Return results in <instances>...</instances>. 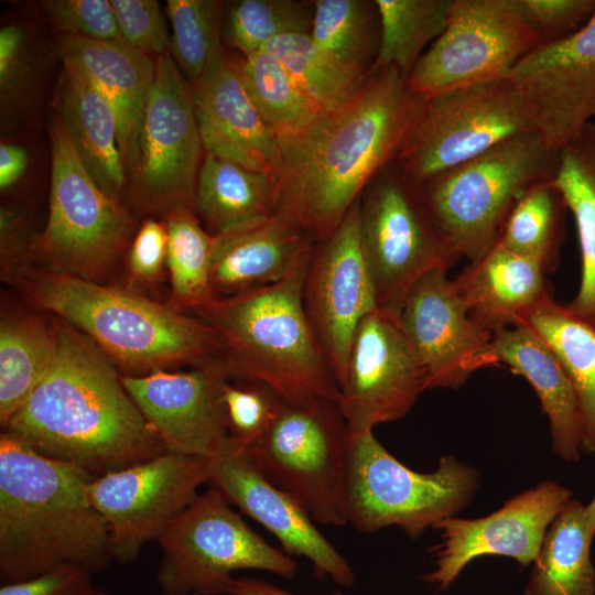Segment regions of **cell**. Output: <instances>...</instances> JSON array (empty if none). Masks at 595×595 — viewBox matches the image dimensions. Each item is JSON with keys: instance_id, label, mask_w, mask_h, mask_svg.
Masks as SVG:
<instances>
[{"instance_id": "cell-53", "label": "cell", "mask_w": 595, "mask_h": 595, "mask_svg": "<svg viewBox=\"0 0 595 595\" xmlns=\"http://www.w3.org/2000/svg\"><path fill=\"white\" fill-rule=\"evenodd\" d=\"M87 595H108L104 593L102 591L93 588Z\"/></svg>"}, {"instance_id": "cell-49", "label": "cell", "mask_w": 595, "mask_h": 595, "mask_svg": "<svg viewBox=\"0 0 595 595\" xmlns=\"http://www.w3.org/2000/svg\"><path fill=\"white\" fill-rule=\"evenodd\" d=\"M91 589L90 573L63 566L28 580L3 583L0 595H87Z\"/></svg>"}, {"instance_id": "cell-43", "label": "cell", "mask_w": 595, "mask_h": 595, "mask_svg": "<svg viewBox=\"0 0 595 595\" xmlns=\"http://www.w3.org/2000/svg\"><path fill=\"white\" fill-rule=\"evenodd\" d=\"M221 400L228 436L248 447L266 436L283 402L270 386L248 379H225Z\"/></svg>"}, {"instance_id": "cell-13", "label": "cell", "mask_w": 595, "mask_h": 595, "mask_svg": "<svg viewBox=\"0 0 595 595\" xmlns=\"http://www.w3.org/2000/svg\"><path fill=\"white\" fill-rule=\"evenodd\" d=\"M349 431L337 400L283 399L266 436L250 447L263 475L317 523L345 526Z\"/></svg>"}, {"instance_id": "cell-52", "label": "cell", "mask_w": 595, "mask_h": 595, "mask_svg": "<svg viewBox=\"0 0 595 595\" xmlns=\"http://www.w3.org/2000/svg\"><path fill=\"white\" fill-rule=\"evenodd\" d=\"M585 506H586V515H587L589 528L595 533V495L589 501V504Z\"/></svg>"}, {"instance_id": "cell-28", "label": "cell", "mask_w": 595, "mask_h": 595, "mask_svg": "<svg viewBox=\"0 0 595 595\" xmlns=\"http://www.w3.org/2000/svg\"><path fill=\"white\" fill-rule=\"evenodd\" d=\"M57 117L94 182L109 196L126 195L127 173L115 111L106 97L77 72L63 67L55 93Z\"/></svg>"}, {"instance_id": "cell-34", "label": "cell", "mask_w": 595, "mask_h": 595, "mask_svg": "<svg viewBox=\"0 0 595 595\" xmlns=\"http://www.w3.org/2000/svg\"><path fill=\"white\" fill-rule=\"evenodd\" d=\"M311 39L337 68L360 80L372 73L380 45L375 0H315Z\"/></svg>"}, {"instance_id": "cell-12", "label": "cell", "mask_w": 595, "mask_h": 595, "mask_svg": "<svg viewBox=\"0 0 595 595\" xmlns=\"http://www.w3.org/2000/svg\"><path fill=\"white\" fill-rule=\"evenodd\" d=\"M534 131H539L534 111L510 77L475 84L424 99L396 163L409 178L422 183Z\"/></svg>"}, {"instance_id": "cell-1", "label": "cell", "mask_w": 595, "mask_h": 595, "mask_svg": "<svg viewBox=\"0 0 595 595\" xmlns=\"http://www.w3.org/2000/svg\"><path fill=\"white\" fill-rule=\"evenodd\" d=\"M424 99L393 66L375 71L344 107L279 141L275 213L326 238L376 175L394 162Z\"/></svg>"}, {"instance_id": "cell-20", "label": "cell", "mask_w": 595, "mask_h": 595, "mask_svg": "<svg viewBox=\"0 0 595 595\" xmlns=\"http://www.w3.org/2000/svg\"><path fill=\"white\" fill-rule=\"evenodd\" d=\"M446 272L433 270L416 281L398 314L426 370L429 389H458L477 370L497 365L493 334L469 316Z\"/></svg>"}, {"instance_id": "cell-44", "label": "cell", "mask_w": 595, "mask_h": 595, "mask_svg": "<svg viewBox=\"0 0 595 595\" xmlns=\"http://www.w3.org/2000/svg\"><path fill=\"white\" fill-rule=\"evenodd\" d=\"M40 7L61 35L122 41L108 0H45Z\"/></svg>"}, {"instance_id": "cell-35", "label": "cell", "mask_w": 595, "mask_h": 595, "mask_svg": "<svg viewBox=\"0 0 595 595\" xmlns=\"http://www.w3.org/2000/svg\"><path fill=\"white\" fill-rule=\"evenodd\" d=\"M380 45L372 73L393 66L407 77L446 29L453 0H375Z\"/></svg>"}, {"instance_id": "cell-51", "label": "cell", "mask_w": 595, "mask_h": 595, "mask_svg": "<svg viewBox=\"0 0 595 595\" xmlns=\"http://www.w3.org/2000/svg\"><path fill=\"white\" fill-rule=\"evenodd\" d=\"M227 595H295L284 591L267 581L255 577H238L234 578ZM329 595H343L340 592H335Z\"/></svg>"}, {"instance_id": "cell-21", "label": "cell", "mask_w": 595, "mask_h": 595, "mask_svg": "<svg viewBox=\"0 0 595 595\" xmlns=\"http://www.w3.org/2000/svg\"><path fill=\"white\" fill-rule=\"evenodd\" d=\"M510 78L551 147L560 150L575 139L595 116V10L576 31L522 57Z\"/></svg>"}, {"instance_id": "cell-11", "label": "cell", "mask_w": 595, "mask_h": 595, "mask_svg": "<svg viewBox=\"0 0 595 595\" xmlns=\"http://www.w3.org/2000/svg\"><path fill=\"white\" fill-rule=\"evenodd\" d=\"M156 582L164 595H225L239 570L292 578L296 562L270 545L214 487L197 498L158 540Z\"/></svg>"}, {"instance_id": "cell-46", "label": "cell", "mask_w": 595, "mask_h": 595, "mask_svg": "<svg viewBox=\"0 0 595 595\" xmlns=\"http://www.w3.org/2000/svg\"><path fill=\"white\" fill-rule=\"evenodd\" d=\"M167 232L162 219L147 218L126 252L127 274L133 283L155 284L166 266Z\"/></svg>"}, {"instance_id": "cell-24", "label": "cell", "mask_w": 595, "mask_h": 595, "mask_svg": "<svg viewBox=\"0 0 595 595\" xmlns=\"http://www.w3.org/2000/svg\"><path fill=\"white\" fill-rule=\"evenodd\" d=\"M58 53L68 67L97 88L111 105L126 173L132 161L156 58L123 41H99L61 35Z\"/></svg>"}, {"instance_id": "cell-30", "label": "cell", "mask_w": 595, "mask_h": 595, "mask_svg": "<svg viewBox=\"0 0 595 595\" xmlns=\"http://www.w3.org/2000/svg\"><path fill=\"white\" fill-rule=\"evenodd\" d=\"M586 506L571 499L549 527L532 563L524 595H595Z\"/></svg>"}, {"instance_id": "cell-9", "label": "cell", "mask_w": 595, "mask_h": 595, "mask_svg": "<svg viewBox=\"0 0 595 595\" xmlns=\"http://www.w3.org/2000/svg\"><path fill=\"white\" fill-rule=\"evenodd\" d=\"M204 155L191 86L166 53L156 57L155 76L127 171L125 198L129 207L145 219L195 212Z\"/></svg>"}, {"instance_id": "cell-39", "label": "cell", "mask_w": 595, "mask_h": 595, "mask_svg": "<svg viewBox=\"0 0 595 595\" xmlns=\"http://www.w3.org/2000/svg\"><path fill=\"white\" fill-rule=\"evenodd\" d=\"M261 51L273 55L321 112L335 111L353 100L367 80L337 68L313 43L310 33H288Z\"/></svg>"}, {"instance_id": "cell-14", "label": "cell", "mask_w": 595, "mask_h": 595, "mask_svg": "<svg viewBox=\"0 0 595 595\" xmlns=\"http://www.w3.org/2000/svg\"><path fill=\"white\" fill-rule=\"evenodd\" d=\"M547 42L520 0H453L448 23L405 79L423 99L509 78L516 64Z\"/></svg>"}, {"instance_id": "cell-26", "label": "cell", "mask_w": 595, "mask_h": 595, "mask_svg": "<svg viewBox=\"0 0 595 595\" xmlns=\"http://www.w3.org/2000/svg\"><path fill=\"white\" fill-rule=\"evenodd\" d=\"M545 273L538 260L496 242L452 280L469 316L494 334L521 325L551 295Z\"/></svg>"}, {"instance_id": "cell-27", "label": "cell", "mask_w": 595, "mask_h": 595, "mask_svg": "<svg viewBox=\"0 0 595 595\" xmlns=\"http://www.w3.org/2000/svg\"><path fill=\"white\" fill-rule=\"evenodd\" d=\"M497 364L522 376L533 388L548 416L553 451L566 462H576L583 437L582 413L574 387L548 344L528 325L493 334Z\"/></svg>"}, {"instance_id": "cell-5", "label": "cell", "mask_w": 595, "mask_h": 595, "mask_svg": "<svg viewBox=\"0 0 595 595\" xmlns=\"http://www.w3.org/2000/svg\"><path fill=\"white\" fill-rule=\"evenodd\" d=\"M314 242L278 282L194 312L224 345L229 379L261 381L284 400H337V379L306 316L302 291Z\"/></svg>"}, {"instance_id": "cell-50", "label": "cell", "mask_w": 595, "mask_h": 595, "mask_svg": "<svg viewBox=\"0 0 595 595\" xmlns=\"http://www.w3.org/2000/svg\"><path fill=\"white\" fill-rule=\"evenodd\" d=\"M29 164V154L24 147L13 142L0 144V188L8 191L23 176Z\"/></svg>"}, {"instance_id": "cell-48", "label": "cell", "mask_w": 595, "mask_h": 595, "mask_svg": "<svg viewBox=\"0 0 595 595\" xmlns=\"http://www.w3.org/2000/svg\"><path fill=\"white\" fill-rule=\"evenodd\" d=\"M1 272L11 282L32 266L31 245L35 235L31 234L26 217L13 206H2L0 210Z\"/></svg>"}, {"instance_id": "cell-40", "label": "cell", "mask_w": 595, "mask_h": 595, "mask_svg": "<svg viewBox=\"0 0 595 595\" xmlns=\"http://www.w3.org/2000/svg\"><path fill=\"white\" fill-rule=\"evenodd\" d=\"M314 1L239 0L221 6L220 34L244 56L288 33H310Z\"/></svg>"}, {"instance_id": "cell-7", "label": "cell", "mask_w": 595, "mask_h": 595, "mask_svg": "<svg viewBox=\"0 0 595 595\" xmlns=\"http://www.w3.org/2000/svg\"><path fill=\"white\" fill-rule=\"evenodd\" d=\"M50 210L44 229L32 241L31 263L109 283L134 237L136 220L90 177L58 117L50 126Z\"/></svg>"}, {"instance_id": "cell-19", "label": "cell", "mask_w": 595, "mask_h": 595, "mask_svg": "<svg viewBox=\"0 0 595 595\" xmlns=\"http://www.w3.org/2000/svg\"><path fill=\"white\" fill-rule=\"evenodd\" d=\"M208 467L209 486L274 536L283 552L307 559L321 578L353 586L355 573L348 561L320 532L310 515L263 475L250 447L228 436L208 458Z\"/></svg>"}, {"instance_id": "cell-23", "label": "cell", "mask_w": 595, "mask_h": 595, "mask_svg": "<svg viewBox=\"0 0 595 595\" xmlns=\"http://www.w3.org/2000/svg\"><path fill=\"white\" fill-rule=\"evenodd\" d=\"M190 86L205 153L273 178L280 162L279 142L248 95L238 62L225 51Z\"/></svg>"}, {"instance_id": "cell-45", "label": "cell", "mask_w": 595, "mask_h": 595, "mask_svg": "<svg viewBox=\"0 0 595 595\" xmlns=\"http://www.w3.org/2000/svg\"><path fill=\"white\" fill-rule=\"evenodd\" d=\"M121 40L156 58L170 51V35L155 0H110Z\"/></svg>"}, {"instance_id": "cell-42", "label": "cell", "mask_w": 595, "mask_h": 595, "mask_svg": "<svg viewBox=\"0 0 595 595\" xmlns=\"http://www.w3.org/2000/svg\"><path fill=\"white\" fill-rule=\"evenodd\" d=\"M221 2L169 0L166 14L172 26L170 55L190 85L199 80L224 54Z\"/></svg>"}, {"instance_id": "cell-41", "label": "cell", "mask_w": 595, "mask_h": 595, "mask_svg": "<svg viewBox=\"0 0 595 595\" xmlns=\"http://www.w3.org/2000/svg\"><path fill=\"white\" fill-rule=\"evenodd\" d=\"M44 50L31 28L12 20L0 30V101L6 123L37 104L44 72Z\"/></svg>"}, {"instance_id": "cell-29", "label": "cell", "mask_w": 595, "mask_h": 595, "mask_svg": "<svg viewBox=\"0 0 595 595\" xmlns=\"http://www.w3.org/2000/svg\"><path fill=\"white\" fill-rule=\"evenodd\" d=\"M274 213L271 176L205 153L195 188V214L212 236Z\"/></svg>"}, {"instance_id": "cell-32", "label": "cell", "mask_w": 595, "mask_h": 595, "mask_svg": "<svg viewBox=\"0 0 595 595\" xmlns=\"http://www.w3.org/2000/svg\"><path fill=\"white\" fill-rule=\"evenodd\" d=\"M522 324L548 344L567 374L582 413L581 450L595 453V325L551 295L538 304Z\"/></svg>"}, {"instance_id": "cell-16", "label": "cell", "mask_w": 595, "mask_h": 595, "mask_svg": "<svg viewBox=\"0 0 595 595\" xmlns=\"http://www.w3.org/2000/svg\"><path fill=\"white\" fill-rule=\"evenodd\" d=\"M429 389L426 370L396 313L376 309L354 335L338 405L350 434L407 415Z\"/></svg>"}, {"instance_id": "cell-15", "label": "cell", "mask_w": 595, "mask_h": 595, "mask_svg": "<svg viewBox=\"0 0 595 595\" xmlns=\"http://www.w3.org/2000/svg\"><path fill=\"white\" fill-rule=\"evenodd\" d=\"M209 483L208 458L164 453L95 477L88 498L102 517L112 561L133 562L142 547L158 541Z\"/></svg>"}, {"instance_id": "cell-17", "label": "cell", "mask_w": 595, "mask_h": 595, "mask_svg": "<svg viewBox=\"0 0 595 595\" xmlns=\"http://www.w3.org/2000/svg\"><path fill=\"white\" fill-rule=\"evenodd\" d=\"M302 299L339 386L356 329L365 316L378 309L361 245L358 201L332 234L314 241Z\"/></svg>"}, {"instance_id": "cell-38", "label": "cell", "mask_w": 595, "mask_h": 595, "mask_svg": "<svg viewBox=\"0 0 595 595\" xmlns=\"http://www.w3.org/2000/svg\"><path fill=\"white\" fill-rule=\"evenodd\" d=\"M167 232L166 268L174 306L196 312L214 300L210 286L212 236L193 210L163 219Z\"/></svg>"}, {"instance_id": "cell-36", "label": "cell", "mask_w": 595, "mask_h": 595, "mask_svg": "<svg viewBox=\"0 0 595 595\" xmlns=\"http://www.w3.org/2000/svg\"><path fill=\"white\" fill-rule=\"evenodd\" d=\"M238 65L248 95L278 142L302 132L324 113L270 53L256 52Z\"/></svg>"}, {"instance_id": "cell-3", "label": "cell", "mask_w": 595, "mask_h": 595, "mask_svg": "<svg viewBox=\"0 0 595 595\" xmlns=\"http://www.w3.org/2000/svg\"><path fill=\"white\" fill-rule=\"evenodd\" d=\"M85 468L0 434V581L63 566L100 573L112 561L106 523L88 498Z\"/></svg>"}, {"instance_id": "cell-37", "label": "cell", "mask_w": 595, "mask_h": 595, "mask_svg": "<svg viewBox=\"0 0 595 595\" xmlns=\"http://www.w3.org/2000/svg\"><path fill=\"white\" fill-rule=\"evenodd\" d=\"M565 201L552 180L529 188L513 205L496 242L556 268L564 237Z\"/></svg>"}, {"instance_id": "cell-6", "label": "cell", "mask_w": 595, "mask_h": 595, "mask_svg": "<svg viewBox=\"0 0 595 595\" xmlns=\"http://www.w3.org/2000/svg\"><path fill=\"white\" fill-rule=\"evenodd\" d=\"M560 150L539 132L512 137L485 153L419 183L437 225L461 257L485 255L517 201L553 180Z\"/></svg>"}, {"instance_id": "cell-22", "label": "cell", "mask_w": 595, "mask_h": 595, "mask_svg": "<svg viewBox=\"0 0 595 595\" xmlns=\"http://www.w3.org/2000/svg\"><path fill=\"white\" fill-rule=\"evenodd\" d=\"M214 368L121 375V382L166 453L212 457L228 439L221 385Z\"/></svg>"}, {"instance_id": "cell-25", "label": "cell", "mask_w": 595, "mask_h": 595, "mask_svg": "<svg viewBox=\"0 0 595 595\" xmlns=\"http://www.w3.org/2000/svg\"><path fill=\"white\" fill-rule=\"evenodd\" d=\"M313 242L278 213L214 236L210 259L214 300L280 281Z\"/></svg>"}, {"instance_id": "cell-8", "label": "cell", "mask_w": 595, "mask_h": 595, "mask_svg": "<svg viewBox=\"0 0 595 595\" xmlns=\"http://www.w3.org/2000/svg\"><path fill=\"white\" fill-rule=\"evenodd\" d=\"M479 473L452 455L419 473L392 456L374 431L350 434L346 465L347 524L361 532L398 527L418 538L472 500Z\"/></svg>"}, {"instance_id": "cell-4", "label": "cell", "mask_w": 595, "mask_h": 595, "mask_svg": "<svg viewBox=\"0 0 595 595\" xmlns=\"http://www.w3.org/2000/svg\"><path fill=\"white\" fill-rule=\"evenodd\" d=\"M10 283L31 305L66 322L125 371L141 376L180 366L227 375L218 333L134 290L29 267Z\"/></svg>"}, {"instance_id": "cell-2", "label": "cell", "mask_w": 595, "mask_h": 595, "mask_svg": "<svg viewBox=\"0 0 595 595\" xmlns=\"http://www.w3.org/2000/svg\"><path fill=\"white\" fill-rule=\"evenodd\" d=\"M54 322L53 361L3 430L96 477L166 453L112 361L86 335Z\"/></svg>"}, {"instance_id": "cell-10", "label": "cell", "mask_w": 595, "mask_h": 595, "mask_svg": "<svg viewBox=\"0 0 595 595\" xmlns=\"http://www.w3.org/2000/svg\"><path fill=\"white\" fill-rule=\"evenodd\" d=\"M358 203L377 306L399 314L416 281L433 270H448L461 256L434 219L420 184L396 161L376 175Z\"/></svg>"}, {"instance_id": "cell-18", "label": "cell", "mask_w": 595, "mask_h": 595, "mask_svg": "<svg viewBox=\"0 0 595 595\" xmlns=\"http://www.w3.org/2000/svg\"><path fill=\"white\" fill-rule=\"evenodd\" d=\"M570 488L544 480L507 500L496 511L476 519L440 521V542L432 548L434 569L423 581L446 591L475 559L507 556L527 566L537 559L545 533L572 499Z\"/></svg>"}, {"instance_id": "cell-47", "label": "cell", "mask_w": 595, "mask_h": 595, "mask_svg": "<svg viewBox=\"0 0 595 595\" xmlns=\"http://www.w3.org/2000/svg\"><path fill=\"white\" fill-rule=\"evenodd\" d=\"M547 42L567 36L595 10V0H520Z\"/></svg>"}, {"instance_id": "cell-33", "label": "cell", "mask_w": 595, "mask_h": 595, "mask_svg": "<svg viewBox=\"0 0 595 595\" xmlns=\"http://www.w3.org/2000/svg\"><path fill=\"white\" fill-rule=\"evenodd\" d=\"M56 350L55 322L30 313H2L0 424L7 428L46 375Z\"/></svg>"}, {"instance_id": "cell-31", "label": "cell", "mask_w": 595, "mask_h": 595, "mask_svg": "<svg viewBox=\"0 0 595 595\" xmlns=\"http://www.w3.org/2000/svg\"><path fill=\"white\" fill-rule=\"evenodd\" d=\"M572 213L581 251V280L571 302L574 314L595 325V123L560 149L552 180Z\"/></svg>"}]
</instances>
